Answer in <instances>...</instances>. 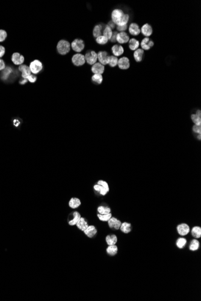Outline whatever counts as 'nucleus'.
<instances>
[{"label": "nucleus", "instance_id": "nucleus-1", "mask_svg": "<svg viewBox=\"0 0 201 301\" xmlns=\"http://www.w3.org/2000/svg\"><path fill=\"white\" fill-rule=\"evenodd\" d=\"M112 21L117 26H123L127 25L130 16L128 14H125L120 9H114L111 13Z\"/></svg>", "mask_w": 201, "mask_h": 301}, {"label": "nucleus", "instance_id": "nucleus-2", "mask_svg": "<svg viewBox=\"0 0 201 301\" xmlns=\"http://www.w3.org/2000/svg\"><path fill=\"white\" fill-rule=\"evenodd\" d=\"M70 49L71 45L68 41L65 40H61L58 42V44L57 45V50L60 55H64L67 54L70 51Z\"/></svg>", "mask_w": 201, "mask_h": 301}, {"label": "nucleus", "instance_id": "nucleus-3", "mask_svg": "<svg viewBox=\"0 0 201 301\" xmlns=\"http://www.w3.org/2000/svg\"><path fill=\"white\" fill-rule=\"evenodd\" d=\"M29 67L33 74H38L43 69V65L39 60H35L30 63Z\"/></svg>", "mask_w": 201, "mask_h": 301}, {"label": "nucleus", "instance_id": "nucleus-4", "mask_svg": "<svg viewBox=\"0 0 201 301\" xmlns=\"http://www.w3.org/2000/svg\"><path fill=\"white\" fill-rule=\"evenodd\" d=\"M85 60L90 65H94L98 60L97 53L94 50H89L85 55Z\"/></svg>", "mask_w": 201, "mask_h": 301}, {"label": "nucleus", "instance_id": "nucleus-5", "mask_svg": "<svg viewBox=\"0 0 201 301\" xmlns=\"http://www.w3.org/2000/svg\"><path fill=\"white\" fill-rule=\"evenodd\" d=\"M72 62L75 66H81L85 64L84 55L81 53L75 54L72 58Z\"/></svg>", "mask_w": 201, "mask_h": 301}, {"label": "nucleus", "instance_id": "nucleus-6", "mask_svg": "<svg viewBox=\"0 0 201 301\" xmlns=\"http://www.w3.org/2000/svg\"><path fill=\"white\" fill-rule=\"evenodd\" d=\"M71 48L75 52H80L84 48L83 40L81 39H75L71 44Z\"/></svg>", "mask_w": 201, "mask_h": 301}, {"label": "nucleus", "instance_id": "nucleus-7", "mask_svg": "<svg viewBox=\"0 0 201 301\" xmlns=\"http://www.w3.org/2000/svg\"><path fill=\"white\" fill-rule=\"evenodd\" d=\"M97 56L98 60L101 64L104 66L108 64L110 55H108V53L106 51H100L97 53Z\"/></svg>", "mask_w": 201, "mask_h": 301}, {"label": "nucleus", "instance_id": "nucleus-8", "mask_svg": "<svg viewBox=\"0 0 201 301\" xmlns=\"http://www.w3.org/2000/svg\"><path fill=\"white\" fill-rule=\"evenodd\" d=\"M117 65L120 69L127 70L130 67V60L126 57H122L118 60Z\"/></svg>", "mask_w": 201, "mask_h": 301}, {"label": "nucleus", "instance_id": "nucleus-9", "mask_svg": "<svg viewBox=\"0 0 201 301\" xmlns=\"http://www.w3.org/2000/svg\"><path fill=\"white\" fill-rule=\"evenodd\" d=\"M122 222L120 220L117 219L114 217H111L108 221V224L110 228L113 230H119L120 229Z\"/></svg>", "mask_w": 201, "mask_h": 301}, {"label": "nucleus", "instance_id": "nucleus-10", "mask_svg": "<svg viewBox=\"0 0 201 301\" xmlns=\"http://www.w3.org/2000/svg\"><path fill=\"white\" fill-rule=\"evenodd\" d=\"M130 37L126 32H120L117 33L116 36V41L120 44H124L128 42Z\"/></svg>", "mask_w": 201, "mask_h": 301}, {"label": "nucleus", "instance_id": "nucleus-11", "mask_svg": "<svg viewBox=\"0 0 201 301\" xmlns=\"http://www.w3.org/2000/svg\"><path fill=\"white\" fill-rule=\"evenodd\" d=\"M12 61L15 65L21 66L24 62V57L19 53L15 52L12 56Z\"/></svg>", "mask_w": 201, "mask_h": 301}, {"label": "nucleus", "instance_id": "nucleus-12", "mask_svg": "<svg viewBox=\"0 0 201 301\" xmlns=\"http://www.w3.org/2000/svg\"><path fill=\"white\" fill-rule=\"evenodd\" d=\"M19 70L22 73V77L23 79H27L31 74V72L29 66L25 64H22L19 66Z\"/></svg>", "mask_w": 201, "mask_h": 301}, {"label": "nucleus", "instance_id": "nucleus-13", "mask_svg": "<svg viewBox=\"0 0 201 301\" xmlns=\"http://www.w3.org/2000/svg\"><path fill=\"white\" fill-rule=\"evenodd\" d=\"M177 231L181 236H186L190 232V227L187 224L183 223L177 226Z\"/></svg>", "mask_w": 201, "mask_h": 301}, {"label": "nucleus", "instance_id": "nucleus-14", "mask_svg": "<svg viewBox=\"0 0 201 301\" xmlns=\"http://www.w3.org/2000/svg\"><path fill=\"white\" fill-rule=\"evenodd\" d=\"M140 45L143 50H150L154 45V43L149 37H145L141 42Z\"/></svg>", "mask_w": 201, "mask_h": 301}, {"label": "nucleus", "instance_id": "nucleus-15", "mask_svg": "<svg viewBox=\"0 0 201 301\" xmlns=\"http://www.w3.org/2000/svg\"><path fill=\"white\" fill-rule=\"evenodd\" d=\"M129 33L132 36H137L140 33L139 26L136 23H131L129 26Z\"/></svg>", "mask_w": 201, "mask_h": 301}, {"label": "nucleus", "instance_id": "nucleus-16", "mask_svg": "<svg viewBox=\"0 0 201 301\" xmlns=\"http://www.w3.org/2000/svg\"><path fill=\"white\" fill-rule=\"evenodd\" d=\"M84 233L89 238H92L97 235V230L94 225H89L88 227L84 231Z\"/></svg>", "mask_w": 201, "mask_h": 301}, {"label": "nucleus", "instance_id": "nucleus-17", "mask_svg": "<svg viewBox=\"0 0 201 301\" xmlns=\"http://www.w3.org/2000/svg\"><path fill=\"white\" fill-rule=\"evenodd\" d=\"M92 72L95 74L102 75L104 72V66L101 64L100 63H96L92 67Z\"/></svg>", "mask_w": 201, "mask_h": 301}, {"label": "nucleus", "instance_id": "nucleus-18", "mask_svg": "<svg viewBox=\"0 0 201 301\" xmlns=\"http://www.w3.org/2000/svg\"><path fill=\"white\" fill-rule=\"evenodd\" d=\"M140 32H142V33L143 34V36L148 37H150L152 34L153 30H152V28L151 25H150L149 24H146L142 26V27L140 30Z\"/></svg>", "mask_w": 201, "mask_h": 301}, {"label": "nucleus", "instance_id": "nucleus-19", "mask_svg": "<svg viewBox=\"0 0 201 301\" xmlns=\"http://www.w3.org/2000/svg\"><path fill=\"white\" fill-rule=\"evenodd\" d=\"M191 119L195 125L201 126V110H197L195 114L191 115Z\"/></svg>", "mask_w": 201, "mask_h": 301}, {"label": "nucleus", "instance_id": "nucleus-20", "mask_svg": "<svg viewBox=\"0 0 201 301\" xmlns=\"http://www.w3.org/2000/svg\"><path fill=\"white\" fill-rule=\"evenodd\" d=\"M71 215H72L73 218L68 221V224L69 225L74 226L77 224V222H78V221L80 220V219L81 218V216L80 213L77 211H75V212H72Z\"/></svg>", "mask_w": 201, "mask_h": 301}, {"label": "nucleus", "instance_id": "nucleus-21", "mask_svg": "<svg viewBox=\"0 0 201 301\" xmlns=\"http://www.w3.org/2000/svg\"><path fill=\"white\" fill-rule=\"evenodd\" d=\"M77 228L80 229L81 231H84L89 226L87 221L86 220V219L83 217H81L77 224H76Z\"/></svg>", "mask_w": 201, "mask_h": 301}, {"label": "nucleus", "instance_id": "nucleus-22", "mask_svg": "<svg viewBox=\"0 0 201 301\" xmlns=\"http://www.w3.org/2000/svg\"><path fill=\"white\" fill-rule=\"evenodd\" d=\"M81 200L77 197L71 198L69 201V206L72 209H77L81 206Z\"/></svg>", "mask_w": 201, "mask_h": 301}, {"label": "nucleus", "instance_id": "nucleus-23", "mask_svg": "<svg viewBox=\"0 0 201 301\" xmlns=\"http://www.w3.org/2000/svg\"><path fill=\"white\" fill-rule=\"evenodd\" d=\"M111 50H112V52H113L114 56H115L116 57L122 55L124 53V48L120 45H114L111 48Z\"/></svg>", "mask_w": 201, "mask_h": 301}, {"label": "nucleus", "instance_id": "nucleus-24", "mask_svg": "<svg viewBox=\"0 0 201 301\" xmlns=\"http://www.w3.org/2000/svg\"><path fill=\"white\" fill-rule=\"evenodd\" d=\"M104 27H105V26L103 27L102 24L96 25L94 27V31H93V35H94V36L95 37L97 38L99 36H102V32H103V30L104 29Z\"/></svg>", "mask_w": 201, "mask_h": 301}, {"label": "nucleus", "instance_id": "nucleus-25", "mask_svg": "<svg viewBox=\"0 0 201 301\" xmlns=\"http://www.w3.org/2000/svg\"><path fill=\"white\" fill-rule=\"evenodd\" d=\"M144 57V50L142 49H137L134 51V58L137 62H140L142 61Z\"/></svg>", "mask_w": 201, "mask_h": 301}, {"label": "nucleus", "instance_id": "nucleus-26", "mask_svg": "<svg viewBox=\"0 0 201 301\" xmlns=\"http://www.w3.org/2000/svg\"><path fill=\"white\" fill-rule=\"evenodd\" d=\"M140 46L139 42L136 39H131L129 40V48L131 50H137Z\"/></svg>", "mask_w": 201, "mask_h": 301}, {"label": "nucleus", "instance_id": "nucleus-27", "mask_svg": "<svg viewBox=\"0 0 201 301\" xmlns=\"http://www.w3.org/2000/svg\"><path fill=\"white\" fill-rule=\"evenodd\" d=\"M105 241L108 245H116L117 241V236L114 235H108L105 238Z\"/></svg>", "mask_w": 201, "mask_h": 301}, {"label": "nucleus", "instance_id": "nucleus-28", "mask_svg": "<svg viewBox=\"0 0 201 301\" xmlns=\"http://www.w3.org/2000/svg\"><path fill=\"white\" fill-rule=\"evenodd\" d=\"M112 34H113V31L111 30V28L109 26L105 25L102 32V36L106 37L108 40H110Z\"/></svg>", "mask_w": 201, "mask_h": 301}, {"label": "nucleus", "instance_id": "nucleus-29", "mask_svg": "<svg viewBox=\"0 0 201 301\" xmlns=\"http://www.w3.org/2000/svg\"><path fill=\"white\" fill-rule=\"evenodd\" d=\"M94 189H95V191L99 193L101 195V196H105L108 193V191L105 188H104L102 186H101V185L98 184V183L94 185Z\"/></svg>", "mask_w": 201, "mask_h": 301}, {"label": "nucleus", "instance_id": "nucleus-30", "mask_svg": "<svg viewBox=\"0 0 201 301\" xmlns=\"http://www.w3.org/2000/svg\"><path fill=\"white\" fill-rule=\"evenodd\" d=\"M117 247L116 245H108L106 251L107 253L110 256H114L117 253Z\"/></svg>", "mask_w": 201, "mask_h": 301}, {"label": "nucleus", "instance_id": "nucleus-31", "mask_svg": "<svg viewBox=\"0 0 201 301\" xmlns=\"http://www.w3.org/2000/svg\"><path fill=\"white\" fill-rule=\"evenodd\" d=\"M131 225L128 222H123L121 224L120 229L124 233H128L131 231Z\"/></svg>", "mask_w": 201, "mask_h": 301}, {"label": "nucleus", "instance_id": "nucleus-32", "mask_svg": "<svg viewBox=\"0 0 201 301\" xmlns=\"http://www.w3.org/2000/svg\"><path fill=\"white\" fill-rule=\"evenodd\" d=\"M97 211L99 214L101 215H105V214H108L111 213V209L105 206H100L98 207Z\"/></svg>", "mask_w": 201, "mask_h": 301}, {"label": "nucleus", "instance_id": "nucleus-33", "mask_svg": "<svg viewBox=\"0 0 201 301\" xmlns=\"http://www.w3.org/2000/svg\"><path fill=\"white\" fill-rule=\"evenodd\" d=\"M192 235L195 238H200L201 236V228L200 227H194L192 230Z\"/></svg>", "mask_w": 201, "mask_h": 301}, {"label": "nucleus", "instance_id": "nucleus-34", "mask_svg": "<svg viewBox=\"0 0 201 301\" xmlns=\"http://www.w3.org/2000/svg\"><path fill=\"white\" fill-rule=\"evenodd\" d=\"M103 77L100 74H94L92 76V81L96 84H100L102 83Z\"/></svg>", "mask_w": 201, "mask_h": 301}, {"label": "nucleus", "instance_id": "nucleus-35", "mask_svg": "<svg viewBox=\"0 0 201 301\" xmlns=\"http://www.w3.org/2000/svg\"><path fill=\"white\" fill-rule=\"evenodd\" d=\"M118 58L114 56V55H110V58H109V61H108V64L109 66L110 67H115L117 65V63H118Z\"/></svg>", "mask_w": 201, "mask_h": 301}, {"label": "nucleus", "instance_id": "nucleus-36", "mask_svg": "<svg viewBox=\"0 0 201 301\" xmlns=\"http://www.w3.org/2000/svg\"><path fill=\"white\" fill-rule=\"evenodd\" d=\"M199 247V242L196 239L192 241L190 245V250L191 251H196Z\"/></svg>", "mask_w": 201, "mask_h": 301}, {"label": "nucleus", "instance_id": "nucleus-37", "mask_svg": "<svg viewBox=\"0 0 201 301\" xmlns=\"http://www.w3.org/2000/svg\"><path fill=\"white\" fill-rule=\"evenodd\" d=\"M97 216L101 221L106 222V221H108L112 217V215L111 213H108V214H105V215H101V214L98 213L97 215Z\"/></svg>", "mask_w": 201, "mask_h": 301}, {"label": "nucleus", "instance_id": "nucleus-38", "mask_svg": "<svg viewBox=\"0 0 201 301\" xmlns=\"http://www.w3.org/2000/svg\"><path fill=\"white\" fill-rule=\"evenodd\" d=\"M186 244H187V240L184 238H179L176 241V246L180 249L183 248L186 246Z\"/></svg>", "mask_w": 201, "mask_h": 301}, {"label": "nucleus", "instance_id": "nucleus-39", "mask_svg": "<svg viewBox=\"0 0 201 301\" xmlns=\"http://www.w3.org/2000/svg\"><path fill=\"white\" fill-rule=\"evenodd\" d=\"M12 70V68L9 67H7L6 68H5L4 70H3V72L2 73V78L3 79H7V78L8 77L9 75L11 73Z\"/></svg>", "mask_w": 201, "mask_h": 301}, {"label": "nucleus", "instance_id": "nucleus-40", "mask_svg": "<svg viewBox=\"0 0 201 301\" xmlns=\"http://www.w3.org/2000/svg\"><path fill=\"white\" fill-rule=\"evenodd\" d=\"M108 40L106 37H105L104 36H100L98 37L97 38H96L97 43L100 44V45H105L108 42Z\"/></svg>", "mask_w": 201, "mask_h": 301}, {"label": "nucleus", "instance_id": "nucleus-41", "mask_svg": "<svg viewBox=\"0 0 201 301\" xmlns=\"http://www.w3.org/2000/svg\"><path fill=\"white\" fill-rule=\"evenodd\" d=\"M98 184L100 185L101 186H102L104 188H105L108 192L110 191V188H109V186H108V184L107 182L104 181V180H100L98 181L97 182Z\"/></svg>", "mask_w": 201, "mask_h": 301}, {"label": "nucleus", "instance_id": "nucleus-42", "mask_svg": "<svg viewBox=\"0 0 201 301\" xmlns=\"http://www.w3.org/2000/svg\"><path fill=\"white\" fill-rule=\"evenodd\" d=\"M7 33L3 30H0V42L4 41L7 37Z\"/></svg>", "mask_w": 201, "mask_h": 301}, {"label": "nucleus", "instance_id": "nucleus-43", "mask_svg": "<svg viewBox=\"0 0 201 301\" xmlns=\"http://www.w3.org/2000/svg\"><path fill=\"white\" fill-rule=\"evenodd\" d=\"M192 130L194 133L196 134L197 135H201V126H198V125H194L193 126Z\"/></svg>", "mask_w": 201, "mask_h": 301}, {"label": "nucleus", "instance_id": "nucleus-44", "mask_svg": "<svg viewBox=\"0 0 201 301\" xmlns=\"http://www.w3.org/2000/svg\"><path fill=\"white\" fill-rule=\"evenodd\" d=\"M27 80H28V81H30V83H35V82L36 81V80H37V77H36L35 75H33V74H31V75H30L28 78H27Z\"/></svg>", "mask_w": 201, "mask_h": 301}, {"label": "nucleus", "instance_id": "nucleus-45", "mask_svg": "<svg viewBox=\"0 0 201 301\" xmlns=\"http://www.w3.org/2000/svg\"><path fill=\"white\" fill-rule=\"evenodd\" d=\"M127 28H128L127 25H123V26H117V31H119L120 32H124V31H125L127 29Z\"/></svg>", "mask_w": 201, "mask_h": 301}, {"label": "nucleus", "instance_id": "nucleus-46", "mask_svg": "<svg viewBox=\"0 0 201 301\" xmlns=\"http://www.w3.org/2000/svg\"><path fill=\"white\" fill-rule=\"evenodd\" d=\"M117 31H114L113 32V34H112V36L110 39V41L111 42H116V36H117Z\"/></svg>", "mask_w": 201, "mask_h": 301}, {"label": "nucleus", "instance_id": "nucleus-47", "mask_svg": "<svg viewBox=\"0 0 201 301\" xmlns=\"http://www.w3.org/2000/svg\"><path fill=\"white\" fill-rule=\"evenodd\" d=\"M5 68V64L3 60L0 58V70H3Z\"/></svg>", "mask_w": 201, "mask_h": 301}, {"label": "nucleus", "instance_id": "nucleus-48", "mask_svg": "<svg viewBox=\"0 0 201 301\" xmlns=\"http://www.w3.org/2000/svg\"><path fill=\"white\" fill-rule=\"evenodd\" d=\"M5 48L4 47L0 45V58H1L2 57L4 56V55L5 54Z\"/></svg>", "mask_w": 201, "mask_h": 301}, {"label": "nucleus", "instance_id": "nucleus-49", "mask_svg": "<svg viewBox=\"0 0 201 301\" xmlns=\"http://www.w3.org/2000/svg\"><path fill=\"white\" fill-rule=\"evenodd\" d=\"M108 26H109L111 29H113L115 28V24L111 21H110L108 23Z\"/></svg>", "mask_w": 201, "mask_h": 301}, {"label": "nucleus", "instance_id": "nucleus-50", "mask_svg": "<svg viewBox=\"0 0 201 301\" xmlns=\"http://www.w3.org/2000/svg\"><path fill=\"white\" fill-rule=\"evenodd\" d=\"M27 81H28V80H27V79H22V80H21V81H19V83H20L21 84L23 85V84H26Z\"/></svg>", "mask_w": 201, "mask_h": 301}]
</instances>
